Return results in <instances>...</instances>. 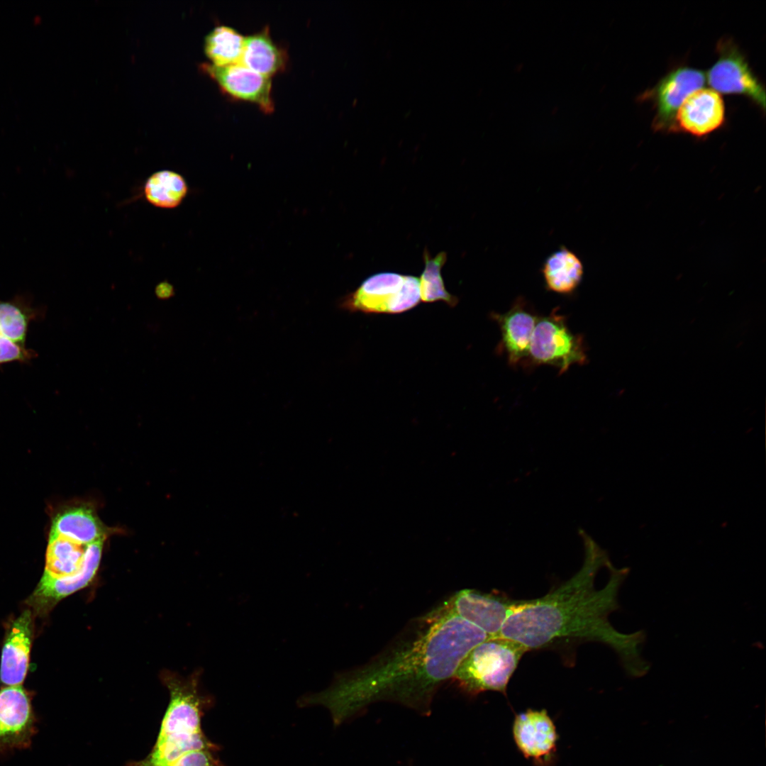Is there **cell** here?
I'll return each mask as SVG.
<instances>
[{
	"label": "cell",
	"instance_id": "7a4b0ae2",
	"mask_svg": "<svg viewBox=\"0 0 766 766\" xmlns=\"http://www.w3.org/2000/svg\"><path fill=\"white\" fill-rule=\"evenodd\" d=\"M584 541L580 570L545 595L525 600L508 618L499 636L520 643L528 651L594 641L608 644L624 656L629 654V638L614 630L607 620L616 606L621 573L612 569L607 584L596 589V576L609 562L592 539Z\"/></svg>",
	"mask_w": 766,
	"mask_h": 766
},
{
	"label": "cell",
	"instance_id": "7c38bea8",
	"mask_svg": "<svg viewBox=\"0 0 766 766\" xmlns=\"http://www.w3.org/2000/svg\"><path fill=\"white\" fill-rule=\"evenodd\" d=\"M490 317L501 333L496 352L504 354L511 367L524 365L539 316L523 296H518L506 312H492Z\"/></svg>",
	"mask_w": 766,
	"mask_h": 766
},
{
	"label": "cell",
	"instance_id": "3957f363",
	"mask_svg": "<svg viewBox=\"0 0 766 766\" xmlns=\"http://www.w3.org/2000/svg\"><path fill=\"white\" fill-rule=\"evenodd\" d=\"M527 651L511 639L489 638L468 653L451 679L470 695L485 691L506 694L508 683Z\"/></svg>",
	"mask_w": 766,
	"mask_h": 766
},
{
	"label": "cell",
	"instance_id": "5b68a950",
	"mask_svg": "<svg viewBox=\"0 0 766 766\" xmlns=\"http://www.w3.org/2000/svg\"><path fill=\"white\" fill-rule=\"evenodd\" d=\"M587 362L582 335L570 329L565 316L555 309L548 315L539 316L530 343L526 367L549 365L560 374L572 365Z\"/></svg>",
	"mask_w": 766,
	"mask_h": 766
},
{
	"label": "cell",
	"instance_id": "8fae6325",
	"mask_svg": "<svg viewBox=\"0 0 766 766\" xmlns=\"http://www.w3.org/2000/svg\"><path fill=\"white\" fill-rule=\"evenodd\" d=\"M201 69L215 81L227 96L255 104L265 113L273 112L271 78L240 62L222 67L204 63Z\"/></svg>",
	"mask_w": 766,
	"mask_h": 766
},
{
	"label": "cell",
	"instance_id": "603a6c76",
	"mask_svg": "<svg viewBox=\"0 0 766 766\" xmlns=\"http://www.w3.org/2000/svg\"><path fill=\"white\" fill-rule=\"evenodd\" d=\"M245 37L228 26L214 28L205 38L204 52L211 65L222 67L240 62Z\"/></svg>",
	"mask_w": 766,
	"mask_h": 766
},
{
	"label": "cell",
	"instance_id": "9a60e30c",
	"mask_svg": "<svg viewBox=\"0 0 766 766\" xmlns=\"http://www.w3.org/2000/svg\"><path fill=\"white\" fill-rule=\"evenodd\" d=\"M104 541L89 544L84 565L75 574L61 578L43 576L28 599V604L39 611H45L65 597L89 585L99 567Z\"/></svg>",
	"mask_w": 766,
	"mask_h": 766
},
{
	"label": "cell",
	"instance_id": "4316f807",
	"mask_svg": "<svg viewBox=\"0 0 766 766\" xmlns=\"http://www.w3.org/2000/svg\"><path fill=\"white\" fill-rule=\"evenodd\" d=\"M155 296L161 300L171 298L175 294L174 287L169 282L164 281L158 283L155 288Z\"/></svg>",
	"mask_w": 766,
	"mask_h": 766
},
{
	"label": "cell",
	"instance_id": "d6986e66",
	"mask_svg": "<svg viewBox=\"0 0 766 766\" xmlns=\"http://www.w3.org/2000/svg\"><path fill=\"white\" fill-rule=\"evenodd\" d=\"M50 533L83 544L104 540L106 536L94 510L87 506L72 507L57 514Z\"/></svg>",
	"mask_w": 766,
	"mask_h": 766
},
{
	"label": "cell",
	"instance_id": "9c48e42d",
	"mask_svg": "<svg viewBox=\"0 0 766 766\" xmlns=\"http://www.w3.org/2000/svg\"><path fill=\"white\" fill-rule=\"evenodd\" d=\"M705 81V74L701 70L679 66L667 72L650 89L644 91L639 99L653 104L655 110L653 130L676 132L675 117L679 109L690 94L703 88Z\"/></svg>",
	"mask_w": 766,
	"mask_h": 766
},
{
	"label": "cell",
	"instance_id": "4fadbf2b",
	"mask_svg": "<svg viewBox=\"0 0 766 766\" xmlns=\"http://www.w3.org/2000/svg\"><path fill=\"white\" fill-rule=\"evenodd\" d=\"M513 736L518 749L538 766H550L554 761L558 736L546 710L531 709L517 714Z\"/></svg>",
	"mask_w": 766,
	"mask_h": 766
},
{
	"label": "cell",
	"instance_id": "5bb4252c",
	"mask_svg": "<svg viewBox=\"0 0 766 766\" xmlns=\"http://www.w3.org/2000/svg\"><path fill=\"white\" fill-rule=\"evenodd\" d=\"M725 121V104L720 94L711 89H700L681 105L675 117V129L703 137L720 128Z\"/></svg>",
	"mask_w": 766,
	"mask_h": 766
},
{
	"label": "cell",
	"instance_id": "44dd1931",
	"mask_svg": "<svg viewBox=\"0 0 766 766\" xmlns=\"http://www.w3.org/2000/svg\"><path fill=\"white\" fill-rule=\"evenodd\" d=\"M143 191L150 204L161 209H174L186 197L188 186L180 174L165 170L150 175L145 183Z\"/></svg>",
	"mask_w": 766,
	"mask_h": 766
},
{
	"label": "cell",
	"instance_id": "30bf717a",
	"mask_svg": "<svg viewBox=\"0 0 766 766\" xmlns=\"http://www.w3.org/2000/svg\"><path fill=\"white\" fill-rule=\"evenodd\" d=\"M31 696L21 686L0 691V756L30 748L38 731Z\"/></svg>",
	"mask_w": 766,
	"mask_h": 766
},
{
	"label": "cell",
	"instance_id": "e0dca14e",
	"mask_svg": "<svg viewBox=\"0 0 766 766\" xmlns=\"http://www.w3.org/2000/svg\"><path fill=\"white\" fill-rule=\"evenodd\" d=\"M540 272L548 291L570 296L579 288L584 270L578 255L567 247L560 245L545 259Z\"/></svg>",
	"mask_w": 766,
	"mask_h": 766
},
{
	"label": "cell",
	"instance_id": "ac0fdd59",
	"mask_svg": "<svg viewBox=\"0 0 766 766\" xmlns=\"http://www.w3.org/2000/svg\"><path fill=\"white\" fill-rule=\"evenodd\" d=\"M241 64L265 77L282 72L287 67L288 55L283 47L272 38L269 28L245 37Z\"/></svg>",
	"mask_w": 766,
	"mask_h": 766
},
{
	"label": "cell",
	"instance_id": "8992f818",
	"mask_svg": "<svg viewBox=\"0 0 766 766\" xmlns=\"http://www.w3.org/2000/svg\"><path fill=\"white\" fill-rule=\"evenodd\" d=\"M199 675H194L188 679L163 675L170 699L156 740H184L203 733L201 717L211 705L212 699L200 693Z\"/></svg>",
	"mask_w": 766,
	"mask_h": 766
},
{
	"label": "cell",
	"instance_id": "cb8c5ba5",
	"mask_svg": "<svg viewBox=\"0 0 766 766\" xmlns=\"http://www.w3.org/2000/svg\"><path fill=\"white\" fill-rule=\"evenodd\" d=\"M423 257L425 267L419 279L421 301L426 303L443 301L451 307L455 306L458 299L447 292L440 272L447 260L446 252L443 251L431 257L426 248Z\"/></svg>",
	"mask_w": 766,
	"mask_h": 766
},
{
	"label": "cell",
	"instance_id": "d4e9b609",
	"mask_svg": "<svg viewBox=\"0 0 766 766\" xmlns=\"http://www.w3.org/2000/svg\"><path fill=\"white\" fill-rule=\"evenodd\" d=\"M36 356V353L26 345L0 335V365L15 362L28 363Z\"/></svg>",
	"mask_w": 766,
	"mask_h": 766
},
{
	"label": "cell",
	"instance_id": "277c9868",
	"mask_svg": "<svg viewBox=\"0 0 766 766\" xmlns=\"http://www.w3.org/2000/svg\"><path fill=\"white\" fill-rule=\"evenodd\" d=\"M420 301L418 277L382 272L367 278L354 292L343 297L339 306L350 312L395 314L413 309Z\"/></svg>",
	"mask_w": 766,
	"mask_h": 766
},
{
	"label": "cell",
	"instance_id": "6da1fadb",
	"mask_svg": "<svg viewBox=\"0 0 766 766\" xmlns=\"http://www.w3.org/2000/svg\"><path fill=\"white\" fill-rule=\"evenodd\" d=\"M489 638L467 621L433 608L412 618L374 657L336 674L327 689L304 695L298 704L325 706L336 726L380 701L428 714L438 688L452 679L468 653Z\"/></svg>",
	"mask_w": 766,
	"mask_h": 766
},
{
	"label": "cell",
	"instance_id": "ffe728a7",
	"mask_svg": "<svg viewBox=\"0 0 766 766\" xmlns=\"http://www.w3.org/2000/svg\"><path fill=\"white\" fill-rule=\"evenodd\" d=\"M89 545L50 533L43 576L61 578L77 573L84 565Z\"/></svg>",
	"mask_w": 766,
	"mask_h": 766
},
{
	"label": "cell",
	"instance_id": "2e32d148",
	"mask_svg": "<svg viewBox=\"0 0 766 766\" xmlns=\"http://www.w3.org/2000/svg\"><path fill=\"white\" fill-rule=\"evenodd\" d=\"M32 641V616L25 610L11 624L3 645L0 679L7 686H21L27 675Z\"/></svg>",
	"mask_w": 766,
	"mask_h": 766
},
{
	"label": "cell",
	"instance_id": "ba28073f",
	"mask_svg": "<svg viewBox=\"0 0 766 766\" xmlns=\"http://www.w3.org/2000/svg\"><path fill=\"white\" fill-rule=\"evenodd\" d=\"M718 59L707 72L713 90L725 94L747 97L761 110H765V89L738 46L730 38H721L716 45Z\"/></svg>",
	"mask_w": 766,
	"mask_h": 766
},
{
	"label": "cell",
	"instance_id": "52a82bcc",
	"mask_svg": "<svg viewBox=\"0 0 766 766\" xmlns=\"http://www.w3.org/2000/svg\"><path fill=\"white\" fill-rule=\"evenodd\" d=\"M506 593L461 589L435 609L460 618L483 631L489 638L498 637L508 618L524 603Z\"/></svg>",
	"mask_w": 766,
	"mask_h": 766
},
{
	"label": "cell",
	"instance_id": "7402d4cb",
	"mask_svg": "<svg viewBox=\"0 0 766 766\" xmlns=\"http://www.w3.org/2000/svg\"><path fill=\"white\" fill-rule=\"evenodd\" d=\"M42 312L23 298L0 299V335L21 345H26L30 323L39 318Z\"/></svg>",
	"mask_w": 766,
	"mask_h": 766
},
{
	"label": "cell",
	"instance_id": "484cf974",
	"mask_svg": "<svg viewBox=\"0 0 766 766\" xmlns=\"http://www.w3.org/2000/svg\"><path fill=\"white\" fill-rule=\"evenodd\" d=\"M217 751H195L182 757L171 766H225L218 757Z\"/></svg>",
	"mask_w": 766,
	"mask_h": 766
}]
</instances>
